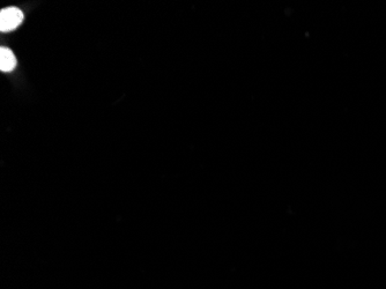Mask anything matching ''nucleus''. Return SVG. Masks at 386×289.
Masks as SVG:
<instances>
[{
    "label": "nucleus",
    "instance_id": "obj_1",
    "mask_svg": "<svg viewBox=\"0 0 386 289\" xmlns=\"http://www.w3.org/2000/svg\"><path fill=\"white\" fill-rule=\"evenodd\" d=\"M23 13L17 7L4 8L0 13V30L2 33L12 32L22 23Z\"/></svg>",
    "mask_w": 386,
    "mask_h": 289
},
{
    "label": "nucleus",
    "instance_id": "obj_2",
    "mask_svg": "<svg viewBox=\"0 0 386 289\" xmlns=\"http://www.w3.org/2000/svg\"><path fill=\"white\" fill-rule=\"evenodd\" d=\"M17 60L10 49L1 48L0 50V69L2 72H12L17 68Z\"/></svg>",
    "mask_w": 386,
    "mask_h": 289
}]
</instances>
